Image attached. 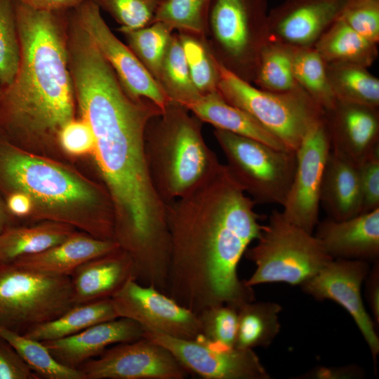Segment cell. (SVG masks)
<instances>
[{"mask_svg": "<svg viewBox=\"0 0 379 379\" xmlns=\"http://www.w3.org/2000/svg\"><path fill=\"white\" fill-rule=\"evenodd\" d=\"M254 201L220 166L200 185L166 204L170 265L166 293L197 314L255 300L238 264L264 225Z\"/></svg>", "mask_w": 379, "mask_h": 379, "instance_id": "6da1fadb", "label": "cell"}, {"mask_svg": "<svg viewBox=\"0 0 379 379\" xmlns=\"http://www.w3.org/2000/svg\"><path fill=\"white\" fill-rule=\"evenodd\" d=\"M78 109L94 135L93 154L114 210V240L138 270L164 268L170 258L166 204L154 186L145 150L146 126L162 109L133 99L116 83L88 90Z\"/></svg>", "mask_w": 379, "mask_h": 379, "instance_id": "7a4b0ae2", "label": "cell"}, {"mask_svg": "<svg viewBox=\"0 0 379 379\" xmlns=\"http://www.w3.org/2000/svg\"><path fill=\"white\" fill-rule=\"evenodd\" d=\"M15 11L20 60L12 81L0 86V131L9 142L27 149L58 142L60 130L76 118L69 10L39 11L15 1Z\"/></svg>", "mask_w": 379, "mask_h": 379, "instance_id": "3957f363", "label": "cell"}, {"mask_svg": "<svg viewBox=\"0 0 379 379\" xmlns=\"http://www.w3.org/2000/svg\"><path fill=\"white\" fill-rule=\"evenodd\" d=\"M21 192L34 204L33 220L69 225L114 240V215L106 190L58 162L0 138V192Z\"/></svg>", "mask_w": 379, "mask_h": 379, "instance_id": "277c9868", "label": "cell"}, {"mask_svg": "<svg viewBox=\"0 0 379 379\" xmlns=\"http://www.w3.org/2000/svg\"><path fill=\"white\" fill-rule=\"evenodd\" d=\"M202 123L184 106L169 101L146 126L149 171L166 204L192 191L220 164L204 140Z\"/></svg>", "mask_w": 379, "mask_h": 379, "instance_id": "5b68a950", "label": "cell"}, {"mask_svg": "<svg viewBox=\"0 0 379 379\" xmlns=\"http://www.w3.org/2000/svg\"><path fill=\"white\" fill-rule=\"evenodd\" d=\"M218 91L229 103L243 109L296 152L307 131L324 117V109L300 86L286 92L253 86L220 63Z\"/></svg>", "mask_w": 379, "mask_h": 379, "instance_id": "8992f818", "label": "cell"}, {"mask_svg": "<svg viewBox=\"0 0 379 379\" xmlns=\"http://www.w3.org/2000/svg\"><path fill=\"white\" fill-rule=\"evenodd\" d=\"M257 241L244 253L256 266L244 281L251 287L277 282L300 286L333 259L313 234L290 223L277 210L272 212Z\"/></svg>", "mask_w": 379, "mask_h": 379, "instance_id": "52a82bcc", "label": "cell"}, {"mask_svg": "<svg viewBox=\"0 0 379 379\" xmlns=\"http://www.w3.org/2000/svg\"><path fill=\"white\" fill-rule=\"evenodd\" d=\"M267 0H212L206 39L217 60L253 83L260 53L269 39Z\"/></svg>", "mask_w": 379, "mask_h": 379, "instance_id": "ba28073f", "label": "cell"}, {"mask_svg": "<svg viewBox=\"0 0 379 379\" xmlns=\"http://www.w3.org/2000/svg\"><path fill=\"white\" fill-rule=\"evenodd\" d=\"M74 305L70 277L0 262V324L23 334Z\"/></svg>", "mask_w": 379, "mask_h": 379, "instance_id": "9c48e42d", "label": "cell"}, {"mask_svg": "<svg viewBox=\"0 0 379 379\" xmlns=\"http://www.w3.org/2000/svg\"><path fill=\"white\" fill-rule=\"evenodd\" d=\"M213 135L230 173L254 202L282 206L295 171V152L220 129Z\"/></svg>", "mask_w": 379, "mask_h": 379, "instance_id": "30bf717a", "label": "cell"}, {"mask_svg": "<svg viewBox=\"0 0 379 379\" xmlns=\"http://www.w3.org/2000/svg\"><path fill=\"white\" fill-rule=\"evenodd\" d=\"M143 337L167 349L190 373L205 379H269L270 375L251 349L211 341L202 334L195 340L144 331Z\"/></svg>", "mask_w": 379, "mask_h": 379, "instance_id": "8fae6325", "label": "cell"}, {"mask_svg": "<svg viewBox=\"0 0 379 379\" xmlns=\"http://www.w3.org/2000/svg\"><path fill=\"white\" fill-rule=\"evenodd\" d=\"M111 298L118 317L136 321L144 331L185 340H195L202 334L198 314L135 278L128 279Z\"/></svg>", "mask_w": 379, "mask_h": 379, "instance_id": "7c38bea8", "label": "cell"}, {"mask_svg": "<svg viewBox=\"0 0 379 379\" xmlns=\"http://www.w3.org/2000/svg\"><path fill=\"white\" fill-rule=\"evenodd\" d=\"M330 150L323 117L307 131L295 152V171L282 205L284 218L309 234L319 222L321 180Z\"/></svg>", "mask_w": 379, "mask_h": 379, "instance_id": "4fadbf2b", "label": "cell"}, {"mask_svg": "<svg viewBox=\"0 0 379 379\" xmlns=\"http://www.w3.org/2000/svg\"><path fill=\"white\" fill-rule=\"evenodd\" d=\"M72 11L126 93L134 99H147L163 110L169 100L129 47L110 30L98 5L86 0Z\"/></svg>", "mask_w": 379, "mask_h": 379, "instance_id": "5bb4252c", "label": "cell"}, {"mask_svg": "<svg viewBox=\"0 0 379 379\" xmlns=\"http://www.w3.org/2000/svg\"><path fill=\"white\" fill-rule=\"evenodd\" d=\"M78 369L86 379H184L189 375L167 349L146 337L106 349Z\"/></svg>", "mask_w": 379, "mask_h": 379, "instance_id": "9a60e30c", "label": "cell"}, {"mask_svg": "<svg viewBox=\"0 0 379 379\" xmlns=\"http://www.w3.org/2000/svg\"><path fill=\"white\" fill-rule=\"evenodd\" d=\"M369 270L367 261L335 258L300 286L314 299L331 300L347 310L360 330L375 363L379 354V338L375 322L366 310L361 295L362 283Z\"/></svg>", "mask_w": 379, "mask_h": 379, "instance_id": "2e32d148", "label": "cell"}, {"mask_svg": "<svg viewBox=\"0 0 379 379\" xmlns=\"http://www.w3.org/2000/svg\"><path fill=\"white\" fill-rule=\"evenodd\" d=\"M350 0H284L268 12L269 39L294 48L314 46Z\"/></svg>", "mask_w": 379, "mask_h": 379, "instance_id": "e0dca14e", "label": "cell"}, {"mask_svg": "<svg viewBox=\"0 0 379 379\" xmlns=\"http://www.w3.org/2000/svg\"><path fill=\"white\" fill-rule=\"evenodd\" d=\"M324 121L331 149L356 165L379 147L378 107L336 99Z\"/></svg>", "mask_w": 379, "mask_h": 379, "instance_id": "ac0fdd59", "label": "cell"}, {"mask_svg": "<svg viewBox=\"0 0 379 379\" xmlns=\"http://www.w3.org/2000/svg\"><path fill=\"white\" fill-rule=\"evenodd\" d=\"M316 227L314 236L333 259L378 260L379 207L343 220L327 218Z\"/></svg>", "mask_w": 379, "mask_h": 379, "instance_id": "d6986e66", "label": "cell"}, {"mask_svg": "<svg viewBox=\"0 0 379 379\" xmlns=\"http://www.w3.org/2000/svg\"><path fill=\"white\" fill-rule=\"evenodd\" d=\"M143 333V328L136 321L118 317L94 324L66 338L41 343L59 363L78 369L98 357L109 345L140 339Z\"/></svg>", "mask_w": 379, "mask_h": 379, "instance_id": "ffe728a7", "label": "cell"}, {"mask_svg": "<svg viewBox=\"0 0 379 379\" xmlns=\"http://www.w3.org/2000/svg\"><path fill=\"white\" fill-rule=\"evenodd\" d=\"M74 305L111 298L131 278L135 267L129 255L120 248L91 259L70 276Z\"/></svg>", "mask_w": 379, "mask_h": 379, "instance_id": "44dd1931", "label": "cell"}, {"mask_svg": "<svg viewBox=\"0 0 379 379\" xmlns=\"http://www.w3.org/2000/svg\"><path fill=\"white\" fill-rule=\"evenodd\" d=\"M118 248L119 246L114 240L101 239L75 230L51 248L12 262L45 274L70 277L84 262Z\"/></svg>", "mask_w": 379, "mask_h": 379, "instance_id": "7402d4cb", "label": "cell"}, {"mask_svg": "<svg viewBox=\"0 0 379 379\" xmlns=\"http://www.w3.org/2000/svg\"><path fill=\"white\" fill-rule=\"evenodd\" d=\"M320 204L330 218L343 220L362 213L357 165L331 149L324 166Z\"/></svg>", "mask_w": 379, "mask_h": 379, "instance_id": "603a6c76", "label": "cell"}, {"mask_svg": "<svg viewBox=\"0 0 379 379\" xmlns=\"http://www.w3.org/2000/svg\"><path fill=\"white\" fill-rule=\"evenodd\" d=\"M187 109L201 121L210 124L215 129L254 139L276 149L288 150L249 114L227 102L218 90L201 95Z\"/></svg>", "mask_w": 379, "mask_h": 379, "instance_id": "cb8c5ba5", "label": "cell"}, {"mask_svg": "<svg viewBox=\"0 0 379 379\" xmlns=\"http://www.w3.org/2000/svg\"><path fill=\"white\" fill-rule=\"evenodd\" d=\"M74 231L69 225L53 221L11 225L0 233V262L41 253L62 242Z\"/></svg>", "mask_w": 379, "mask_h": 379, "instance_id": "d4e9b609", "label": "cell"}, {"mask_svg": "<svg viewBox=\"0 0 379 379\" xmlns=\"http://www.w3.org/2000/svg\"><path fill=\"white\" fill-rule=\"evenodd\" d=\"M116 318L112 298H104L74 305L55 319L33 326L23 335L40 342L54 340Z\"/></svg>", "mask_w": 379, "mask_h": 379, "instance_id": "484cf974", "label": "cell"}, {"mask_svg": "<svg viewBox=\"0 0 379 379\" xmlns=\"http://www.w3.org/2000/svg\"><path fill=\"white\" fill-rule=\"evenodd\" d=\"M326 63L344 62L368 67L378 56V44L360 35L340 18L314 45Z\"/></svg>", "mask_w": 379, "mask_h": 379, "instance_id": "4316f807", "label": "cell"}, {"mask_svg": "<svg viewBox=\"0 0 379 379\" xmlns=\"http://www.w3.org/2000/svg\"><path fill=\"white\" fill-rule=\"evenodd\" d=\"M281 310V307L276 302L255 300L239 307L235 347L253 350L270 345L280 331Z\"/></svg>", "mask_w": 379, "mask_h": 379, "instance_id": "83f0119b", "label": "cell"}, {"mask_svg": "<svg viewBox=\"0 0 379 379\" xmlns=\"http://www.w3.org/2000/svg\"><path fill=\"white\" fill-rule=\"evenodd\" d=\"M367 68L351 63H326L328 81L335 98L378 107L379 79Z\"/></svg>", "mask_w": 379, "mask_h": 379, "instance_id": "f1b7e54d", "label": "cell"}, {"mask_svg": "<svg viewBox=\"0 0 379 379\" xmlns=\"http://www.w3.org/2000/svg\"><path fill=\"white\" fill-rule=\"evenodd\" d=\"M157 81L169 101L186 108L201 95L191 79L178 32L171 36Z\"/></svg>", "mask_w": 379, "mask_h": 379, "instance_id": "f546056e", "label": "cell"}, {"mask_svg": "<svg viewBox=\"0 0 379 379\" xmlns=\"http://www.w3.org/2000/svg\"><path fill=\"white\" fill-rule=\"evenodd\" d=\"M294 47L268 39L260 53L253 83L270 92H286L299 86L293 77Z\"/></svg>", "mask_w": 379, "mask_h": 379, "instance_id": "4dcf8cb0", "label": "cell"}, {"mask_svg": "<svg viewBox=\"0 0 379 379\" xmlns=\"http://www.w3.org/2000/svg\"><path fill=\"white\" fill-rule=\"evenodd\" d=\"M0 337L15 350L39 378L86 379L85 375L79 369L65 366L56 361L40 341L1 324Z\"/></svg>", "mask_w": 379, "mask_h": 379, "instance_id": "1f68e13d", "label": "cell"}, {"mask_svg": "<svg viewBox=\"0 0 379 379\" xmlns=\"http://www.w3.org/2000/svg\"><path fill=\"white\" fill-rule=\"evenodd\" d=\"M293 73L296 83L323 109L334 105L336 98L328 81L326 63L314 46L295 48Z\"/></svg>", "mask_w": 379, "mask_h": 379, "instance_id": "d6a6232c", "label": "cell"}, {"mask_svg": "<svg viewBox=\"0 0 379 379\" xmlns=\"http://www.w3.org/2000/svg\"><path fill=\"white\" fill-rule=\"evenodd\" d=\"M127 46L157 81L174 29L168 24L154 21L135 29H119Z\"/></svg>", "mask_w": 379, "mask_h": 379, "instance_id": "836d02e7", "label": "cell"}, {"mask_svg": "<svg viewBox=\"0 0 379 379\" xmlns=\"http://www.w3.org/2000/svg\"><path fill=\"white\" fill-rule=\"evenodd\" d=\"M190 77L203 95L218 90L220 62L213 55L205 35L177 32Z\"/></svg>", "mask_w": 379, "mask_h": 379, "instance_id": "e575fe53", "label": "cell"}, {"mask_svg": "<svg viewBox=\"0 0 379 379\" xmlns=\"http://www.w3.org/2000/svg\"><path fill=\"white\" fill-rule=\"evenodd\" d=\"M212 0H164L154 21L170 25L175 31L206 36L209 8Z\"/></svg>", "mask_w": 379, "mask_h": 379, "instance_id": "d590c367", "label": "cell"}, {"mask_svg": "<svg viewBox=\"0 0 379 379\" xmlns=\"http://www.w3.org/2000/svg\"><path fill=\"white\" fill-rule=\"evenodd\" d=\"M20 60L14 0H0V86L10 84Z\"/></svg>", "mask_w": 379, "mask_h": 379, "instance_id": "8d00e7d4", "label": "cell"}, {"mask_svg": "<svg viewBox=\"0 0 379 379\" xmlns=\"http://www.w3.org/2000/svg\"><path fill=\"white\" fill-rule=\"evenodd\" d=\"M119 25V29H135L152 23L164 0H92Z\"/></svg>", "mask_w": 379, "mask_h": 379, "instance_id": "74e56055", "label": "cell"}, {"mask_svg": "<svg viewBox=\"0 0 379 379\" xmlns=\"http://www.w3.org/2000/svg\"><path fill=\"white\" fill-rule=\"evenodd\" d=\"M202 335L208 340L235 347L238 328V309L229 305L208 307L198 314Z\"/></svg>", "mask_w": 379, "mask_h": 379, "instance_id": "f35d334b", "label": "cell"}, {"mask_svg": "<svg viewBox=\"0 0 379 379\" xmlns=\"http://www.w3.org/2000/svg\"><path fill=\"white\" fill-rule=\"evenodd\" d=\"M340 18L360 35L378 44L379 0H350Z\"/></svg>", "mask_w": 379, "mask_h": 379, "instance_id": "ab89813d", "label": "cell"}, {"mask_svg": "<svg viewBox=\"0 0 379 379\" xmlns=\"http://www.w3.org/2000/svg\"><path fill=\"white\" fill-rule=\"evenodd\" d=\"M58 143L68 154L83 156L93 154L94 135L88 123L81 117L74 118L60 130Z\"/></svg>", "mask_w": 379, "mask_h": 379, "instance_id": "60d3db41", "label": "cell"}, {"mask_svg": "<svg viewBox=\"0 0 379 379\" xmlns=\"http://www.w3.org/2000/svg\"><path fill=\"white\" fill-rule=\"evenodd\" d=\"M362 213L379 207V147L357 165Z\"/></svg>", "mask_w": 379, "mask_h": 379, "instance_id": "b9f144b4", "label": "cell"}, {"mask_svg": "<svg viewBox=\"0 0 379 379\" xmlns=\"http://www.w3.org/2000/svg\"><path fill=\"white\" fill-rule=\"evenodd\" d=\"M15 350L0 337V379H39Z\"/></svg>", "mask_w": 379, "mask_h": 379, "instance_id": "7bdbcfd3", "label": "cell"}, {"mask_svg": "<svg viewBox=\"0 0 379 379\" xmlns=\"http://www.w3.org/2000/svg\"><path fill=\"white\" fill-rule=\"evenodd\" d=\"M7 211L15 225L18 220L30 219L34 204L30 197L21 192H12L4 195Z\"/></svg>", "mask_w": 379, "mask_h": 379, "instance_id": "ee69618b", "label": "cell"}, {"mask_svg": "<svg viewBox=\"0 0 379 379\" xmlns=\"http://www.w3.org/2000/svg\"><path fill=\"white\" fill-rule=\"evenodd\" d=\"M366 292L368 305L372 312L375 324H379V263L378 260L370 269L366 278Z\"/></svg>", "mask_w": 379, "mask_h": 379, "instance_id": "f6af8a7d", "label": "cell"}, {"mask_svg": "<svg viewBox=\"0 0 379 379\" xmlns=\"http://www.w3.org/2000/svg\"><path fill=\"white\" fill-rule=\"evenodd\" d=\"M33 9L47 11H68L86 0H14Z\"/></svg>", "mask_w": 379, "mask_h": 379, "instance_id": "bcb514c9", "label": "cell"}, {"mask_svg": "<svg viewBox=\"0 0 379 379\" xmlns=\"http://www.w3.org/2000/svg\"><path fill=\"white\" fill-rule=\"evenodd\" d=\"M13 225L15 223L7 211L4 199L0 196V233Z\"/></svg>", "mask_w": 379, "mask_h": 379, "instance_id": "7dc6e473", "label": "cell"}, {"mask_svg": "<svg viewBox=\"0 0 379 379\" xmlns=\"http://www.w3.org/2000/svg\"><path fill=\"white\" fill-rule=\"evenodd\" d=\"M1 137H2V136H1V131H0V138H1Z\"/></svg>", "mask_w": 379, "mask_h": 379, "instance_id": "c3c4849f", "label": "cell"}]
</instances>
